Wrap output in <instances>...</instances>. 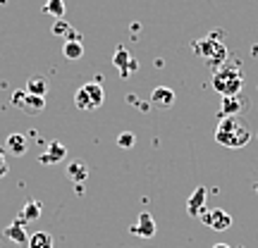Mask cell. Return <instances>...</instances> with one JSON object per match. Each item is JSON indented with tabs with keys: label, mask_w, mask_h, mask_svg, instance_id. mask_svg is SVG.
Returning <instances> with one entry per match:
<instances>
[{
	"label": "cell",
	"mask_w": 258,
	"mask_h": 248,
	"mask_svg": "<svg viewBox=\"0 0 258 248\" xmlns=\"http://www.w3.org/2000/svg\"><path fill=\"white\" fill-rule=\"evenodd\" d=\"M215 141L225 148H244L251 141V129L241 117H220Z\"/></svg>",
	"instance_id": "7a4b0ae2"
},
{
	"label": "cell",
	"mask_w": 258,
	"mask_h": 248,
	"mask_svg": "<svg viewBox=\"0 0 258 248\" xmlns=\"http://www.w3.org/2000/svg\"><path fill=\"white\" fill-rule=\"evenodd\" d=\"M129 231H132L134 236H139V239H153V236H156V220L151 217V212H141L137 224H132Z\"/></svg>",
	"instance_id": "8992f818"
},
{
	"label": "cell",
	"mask_w": 258,
	"mask_h": 248,
	"mask_svg": "<svg viewBox=\"0 0 258 248\" xmlns=\"http://www.w3.org/2000/svg\"><path fill=\"white\" fill-rule=\"evenodd\" d=\"M206 198H208V189L206 186H196V191L189 196V201H186V212L191 215V217H199L203 210H206Z\"/></svg>",
	"instance_id": "52a82bcc"
},
{
	"label": "cell",
	"mask_w": 258,
	"mask_h": 248,
	"mask_svg": "<svg viewBox=\"0 0 258 248\" xmlns=\"http://www.w3.org/2000/svg\"><path fill=\"white\" fill-rule=\"evenodd\" d=\"M24 96H27V91H15L12 93V105L19 108V110H22V105H24Z\"/></svg>",
	"instance_id": "603a6c76"
},
{
	"label": "cell",
	"mask_w": 258,
	"mask_h": 248,
	"mask_svg": "<svg viewBox=\"0 0 258 248\" xmlns=\"http://www.w3.org/2000/svg\"><path fill=\"white\" fill-rule=\"evenodd\" d=\"M8 175V160H5V150L0 148V179Z\"/></svg>",
	"instance_id": "cb8c5ba5"
},
{
	"label": "cell",
	"mask_w": 258,
	"mask_h": 248,
	"mask_svg": "<svg viewBox=\"0 0 258 248\" xmlns=\"http://www.w3.org/2000/svg\"><path fill=\"white\" fill-rule=\"evenodd\" d=\"M103 101H105V91H103L101 81L84 84L82 89L77 91V96H74V105L79 110H96V108L103 105Z\"/></svg>",
	"instance_id": "277c9868"
},
{
	"label": "cell",
	"mask_w": 258,
	"mask_h": 248,
	"mask_svg": "<svg viewBox=\"0 0 258 248\" xmlns=\"http://www.w3.org/2000/svg\"><path fill=\"white\" fill-rule=\"evenodd\" d=\"M151 103H153L156 108H170V105L175 103V91L167 89V86H158V89H153V93H151Z\"/></svg>",
	"instance_id": "8fae6325"
},
{
	"label": "cell",
	"mask_w": 258,
	"mask_h": 248,
	"mask_svg": "<svg viewBox=\"0 0 258 248\" xmlns=\"http://www.w3.org/2000/svg\"><path fill=\"white\" fill-rule=\"evenodd\" d=\"M199 220L213 231H227L232 227V215L222 208H215V210H203L199 215Z\"/></svg>",
	"instance_id": "5b68a950"
},
{
	"label": "cell",
	"mask_w": 258,
	"mask_h": 248,
	"mask_svg": "<svg viewBox=\"0 0 258 248\" xmlns=\"http://www.w3.org/2000/svg\"><path fill=\"white\" fill-rule=\"evenodd\" d=\"M211 86L220 93L222 98L239 96L241 89H244V69L239 67V62H237V60H227L222 67H218V69L213 72Z\"/></svg>",
	"instance_id": "6da1fadb"
},
{
	"label": "cell",
	"mask_w": 258,
	"mask_h": 248,
	"mask_svg": "<svg viewBox=\"0 0 258 248\" xmlns=\"http://www.w3.org/2000/svg\"><path fill=\"white\" fill-rule=\"evenodd\" d=\"M115 67L120 69V74H122V79H127L129 76V69H137V62H134V57L129 55L124 48H117V55H115Z\"/></svg>",
	"instance_id": "4fadbf2b"
},
{
	"label": "cell",
	"mask_w": 258,
	"mask_h": 248,
	"mask_svg": "<svg viewBox=\"0 0 258 248\" xmlns=\"http://www.w3.org/2000/svg\"><path fill=\"white\" fill-rule=\"evenodd\" d=\"M67 41H82V34H79V31H77V29H70V31H67Z\"/></svg>",
	"instance_id": "d4e9b609"
},
{
	"label": "cell",
	"mask_w": 258,
	"mask_h": 248,
	"mask_svg": "<svg viewBox=\"0 0 258 248\" xmlns=\"http://www.w3.org/2000/svg\"><path fill=\"white\" fill-rule=\"evenodd\" d=\"M67 179L74 182V184H84V182L89 179V167H86V162H72V165L67 167Z\"/></svg>",
	"instance_id": "5bb4252c"
},
{
	"label": "cell",
	"mask_w": 258,
	"mask_h": 248,
	"mask_svg": "<svg viewBox=\"0 0 258 248\" xmlns=\"http://www.w3.org/2000/svg\"><path fill=\"white\" fill-rule=\"evenodd\" d=\"M241 110H244V101H241L239 96H227V98H222L220 117H237Z\"/></svg>",
	"instance_id": "30bf717a"
},
{
	"label": "cell",
	"mask_w": 258,
	"mask_h": 248,
	"mask_svg": "<svg viewBox=\"0 0 258 248\" xmlns=\"http://www.w3.org/2000/svg\"><path fill=\"white\" fill-rule=\"evenodd\" d=\"M70 24L64 22V19H55V24H53V34L55 36H67V31H70Z\"/></svg>",
	"instance_id": "7402d4cb"
},
{
	"label": "cell",
	"mask_w": 258,
	"mask_h": 248,
	"mask_svg": "<svg viewBox=\"0 0 258 248\" xmlns=\"http://www.w3.org/2000/svg\"><path fill=\"white\" fill-rule=\"evenodd\" d=\"M215 36H218V34L206 36L194 43V50L211 64L213 69H218V67H222V64L227 62V48H225V43H222L220 38H215Z\"/></svg>",
	"instance_id": "3957f363"
},
{
	"label": "cell",
	"mask_w": 258,
	"mask_h": 248,
	"mask_svg": "<svg viewBox=\"0 0 258 248\" xmlns=\"http://www.w3.org/2000/svg\"><path fill=\"white\" fill-rule=\"evenodd\" d=\"M43 12L46 15H53L55 19H62L64 17V0H48L43 5Z\"/></svg>",
	"instance_id": "ffe728a7"
},
{
	"label": "cell",
	"mask_w": 258,
	"mask_h": 248,
	"mask_svg": "<svg viewBox=\"0 0 258 248\" xmlns=\"http://www.w3.org/2000/svg\"><path fill=\"white\" fill-rule=\"evenodd\" d=\"M5 150L17 157L24 155V153H27V138H24V134H17V131L10 134V136L5 138Z\"/></svg>",
	"instance_id": "7c38bea8"
},
{
	"label": "cell",
	"mask_w": 258,
	"mask_h": 248,
	"mask_svg": "<svg viewBox=\"0 0 258 248\" xmlns=\"http://www.w3.org/2000/svg\"><path fill=\"white\" fill-rule=\"evenodd\" d=\"M213 248H232V246H227V243H215Z\"/></svg>",
	"instance_id": "484cf974"
},
{
	"label": "cell",
	"mask_w": 258,
	"mask_h": 248,
	"mask_svg": "<svg viewBox=\"0 0 258 248\" xmlns=\"http://www.w3.org/2000/svg\"><path fill=\"white\" fill-rule=\"evenodd\" d=\"M46 91H48V81L43 79V76H31L27 81V93L29 96H43L46 98Z\"/></svg>",
	"instance_id": "9a60e30c"
},
{
	"label": "cell",
	"mask_w": 258,
	"mask_h": 248,
	"mask_svg": "<svg viewBox=\"0 0 258 248\" xmlns=\"http://www.w3.org/2000/svg\"><path fill=\"white\" fill-rule=\"evenodd\" d=\"M134 143H137V136L132 131H122L120 136H117V146L120 148H132Z\"/></svg>",
	"instance_id": "44dd1931"
},
{
	"label": "cell",
	"mask_w": 258,
	"mask_h": 248,
	"mask_svg": "<svg viewBox=\"0 0 258 248\" xmlns=\"http://www.w3.org/2000/svg\"><path fill=\"white\" fill-rule=\"evenodd\" d=\"M253 189H256V193H258V182H256V186H253Z\"/></svg>",
	"instance_id": "4316f807"
},
{
	"label": "cell",
	"mask_w": 258,
	"mask_h": 248,
	"mask_svg": "<svg viewBox=\"0 0 258 248\" xmlns=\"http://www.w3.org/2000/svg\"><path fill=\"white\" fill-rule=\"evenodd\" d=\"M24 112H41L46 110V98L43 96H24V105H22Z\"/></svg>",
	"instance_id": "e0dca14e"
},
{
	"label": "cell",
	"mask_w": 258,
	"mask_h": 248,
	"mask_svg": "<svg viewBox=\"0 0 258 248\" xmlns=\"http://www.w3.org/2000/svg\"><path fill=\"white\" fill-rule=\"evenodd\" d=\"M3 234H5V239L15 241V243H19V246H27L29 243V234H27V229H24V222L19 220V217L12 222L10 227H5Z\"/></svg>",
	"instance_id": "9c48e42d"
},
{
	"label": "cell",
	"mask_w": 258,
	"mask_h": 248,
	"mask_svg": "<svg viewBox=\"0 0 258 248\" xmlns=\"http://www.w3.org/2000/svg\"><path fill=\"white\" fill-rule=\"evenodd\" d=\"M38 217H41V203H38V201H27L24 210H22V215H19V220L27 224V222L38 220Z\"/></svg>",
	"instance_id": "d6986e66"
},
{
	"label": "cell",
	"mask_w": 258,
	"mask_h": 248,
	"mask_svg": "<svg viewBox=\"0 0 258 248\" xmlns=\"http://www.w3.org/2000/svg\"><path fill=\"white\" fill-rule=\"evenodd\" d=\"M62 55L67 57V60H79V57H84V46H82V41H64Z\"/></svg>",
	"instance_id": "ac0fdd59"
},
{
	"label": "cell",
	"mask_w": 258,
	"mask_h": 248,
	"mask_svg": "<svg viewBox=\"0 0 258 248\" xmlns=\"http://www.w3.org/2000/svg\"><path fill=\"white\" fill-rule=\"evenodd\" d=\"M29 248H53V236L48 231H34L29 236Z\"/></svg>",
	"instance_id": "2e32d148"
},
{
	"label": "cell",
	"mask_w": 258,
	"mask_h": 248,
	"mask_svg": "<svg viewBox=\"0 0 258 248\" xmlns=\"http://www.w3.org/2000/svg\"><path fill=\"white\" fill-rule=\"evenodd\" d=\"M0 3H3V0H0Z\"/></svg>",
	"instance_id": "83f0119b"
},
{
	"label": "cell",
	"mask_w": 258,
	"mask_h": 248,
	"mask_svg": "<svg viewBox=\"0 0 258 248\" xmlns=\"http://www.w3.org/2000/svg\"><path fill=\"white\" fill-rule=\"evenodd\" d=\"M64 157H67V148H64L62 143L53 141V143L46 148V153L38 155V162H41V165H55V162H60Z\"/></svg>",
	"instance_id": "ba28073f"
}]
</instances>
